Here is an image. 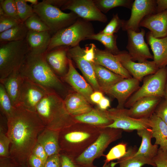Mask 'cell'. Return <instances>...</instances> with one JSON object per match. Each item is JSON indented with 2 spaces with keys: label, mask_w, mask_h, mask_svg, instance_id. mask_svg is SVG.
Wrapping results in <instances>:
<instances>
[{
  "label": "cell",
  "mask_w": 167,
  "mask_h": 167,
  "mask_svg": "<svg viewBox=\"0 0 167 167\" xmlns=\"http://www.w3.org/2000/svg\"><path fill=\"white\" fill-rule=\"evenodd\" d=\"M59 131L51 129L45 130L39 135L37 142L43 147L48 157L59 154Z\"/></svg>",
  "instance_id": "83f0119b"
},
{
  "label": "cell",
  "mask_w": 167,
  "mask_h": 167,
  "mask_svg": "<svg viewBox=\"0 0 167 167\" xmlns=\"http://www.w3.org/2000/svg\"><path fill=\"white\" fill-rule=\"evenodd\" d=\"M100 112L111 120L113 123L105 127L122 129L126 131H137L146 128H150L149 118L136 119L127 115L123 109L112 108Z\"/></svg>",
  "instance_id": "30bf717a"
},
{
  "label": "cell",
  "mask_w": 167,
  "mask_h": 167,
  "mask_svg": "<svg viewBox=\"0 0 167 167\" xmlns=\"http://www.w3.org/2000/svg\"><path fill=\"white\" fill-rule=\"evenodd\" d=\"M152 160L155 165L154 167H167V151L159 148Z\"/></svg>",
  "instance_id": "f6af8a7d"
},
{
  "label": "cell",
  "mask_w": 167,
  "mask_h": 167,
  "mask_svg": "<svg viewBox=\"0 0 167 167\" xmlns=\"http://www.w3.org/2000/svg\"><path fill=\"white\" fill-rule=\"evenodd\" d=\"M164 97L167 100V81L165 86Z\"/></svg>",
  "instance_id": "91938a15"
},
{
  "label": "cell",
  "mask_w": 167,
  "mask_h": 167,
  "mask_svg": "<svg viewBox=\"0 0 167 167\" xmlns=\"http://www.w3.org/2000/svg\"><path fill=\"white\" fill-rule=\"evenodd\" d=\"M29 51L26 39L24 40L1 43L0 79L19 70Z\"/></svg>",
  "instance_id": "8992f818"
},
{
  "label": "cell",
  "mask_w": 167,
  "mask_h": 167,
  "mask_svg": "<svg viewBox=\"0 0 167 167\" xmlns=\"http://www.w3.org/2000/svg\"><path fill=\"white\" fill-rule=\"evenodd\" d=\"M6 119L11 156L19 165H25L45 125L36 112L21 105L15 107Z\"/></svg>",
  "instance_id": "6da1fadb"
},
{
  "label": "cell",
  "mask_w": 167,
  "mask_h": 167,
  "mask_svg": "<svg viewBox=\"0 0 167 167\" xmlns=\"http://www.w3.org/2000/svg\"><path fill=\"white\" fill-rule=\"evenodd\" d=\"M139 27L148 29L156 38L167 36V10L146 17L141 21Z\"/></svg>",
  "instance_id": "ffe728a7"
},
{
  "label": "cell",
  "mask_w": 167,
  "mask_h": 167,
  "mask_svg": "<svg viewBox=\"0 0 167 167\" xmlns=\"http://www.w3.org/2000/svg\"><path fill=\"white\" fill-rule=\"evenodd\" d=\"M36 112L45 124L60 131L76 122L66 111L63 100L56 94L49 93L39 102Z\"/></svg>",
  "instance_id": "277c9868"
},
{
  "label": "cell",
  "mask_w": 167,
  "mask_h": 167,
  "mask_svg": "<svg viewBox=\"0 0 167 167\" xmlns=\"http://www.w3.org/2000/svg\"><path fill=\"white\" fill-rule=\"evenodd\" d=\"M127 151V144L121 143L112 147L108 153L105 155V163H108L113 160H118L122 157Z\"/></svg>",
  "instance_id": "74e56055"
},
{
  "label": "cell",
  "mask_w": 167,
  "mask_h": 167,
  "mask_svg": "<svg viewBox=\"0 0 167 167\" xmlns=\"http://www.w3.org/2000/svg\"><path fill=\"white\" fill-rule=\"evenodd\" d=\"M123 130L110 127H104L96 140L84 152L76 158L75 161L82 167H97L94 165V160L102 156L112 143L121 139Z\"/></svg>",
  "instance_id": "52a82bcc"
},
{
  "label": "cell",
  "mask_w": 167,
  "mask_h": 167,
  "mask_svg": "<svg viewBox=\"0 0 167 167\" xmlns=\"http://www.w3.org/2000/svg\"><path fill=\"white\" fill-rule=\"evenodd\" d=\"M156 0H135L131 9L130 17L124 20L123 30L140 31L139 24L146 17L156 13Z\"/></svg>",
  "instance_id": "7c38bea8"
},
{
  "label": "cell",
  "mask_w": 167,
  "mask_h": 167,
  "mask_svg": "<svg viewBox=\"0 0 167 167\" xmlns=\"http://www.w3.org/2000/svg\"><path fill=\"white\" fill-rule=\"evenodd\" d=\"M49 3L57 7H61L65 3L66 0H46Z\"/></svg>",
  "instance_id": "11a10c76"
},
{
  "label": "cell",
  "mask_w": 167,
  "mask_h": 167,
  "mask_svg": "<svg viewBox=\"0 0 167 167\" xmlns=\"http://www.w3.org/2000/svg\"><path fill=\"white\" fill-rule=\"evenodd\" d=\"M124 20L121 19L118 14L113 16L101 32L109 35H113L117 32L123 25Z\"/></svg>",
  "instance_id": "ab89813d"
},
{
  "label": "cell",
  "mask_w": 167,
  "mask_h": 167,
  "mask_svg": "<svg viewBox=\"0 0 167 167\" xmlns=\"http://www.w3.org/2000/svg\"><path fill=\"white\" fill-rule=\"evenodd\" d=\"M23 79L19 70L12 72L6 77L0 79V82L4 86L10 97L13 105H19L21 88Z\"/></svg>",
  "instance_id": "484cf974"
},
{
  "label": "cell",
  "mask_w": 167,
  "mask_h": 167,
  "mask_svg": "<svg viewBox=\"0 0 167 167\" xmlns=\"http://www.w3.org/2000/svg\"><path fill=\"white\" fill-rule=\"evenodd\" d=\"M28 161L31 167H43L44 164L42 161L33 154L30 155Z\"/></svg>",
  "instance_id": "f907efd6"
},
{
  "label": "cell",
  "mask_w": 167,
  "mask_h": 167,
  "mask_svg": "<svg viewBox=\"0 0 167 167\" xmlns=\"http://www.w3.org/2000/svg\"><path fill=\"white\" fill-rule=\"evenodd\" d=\"M0 107L6 118L12 113L15 107L3 84L0 83Z\"/></svg>",
  "instance_id": "d590c367"
},
{
  "label": "cell",
  "mask_w": 167,
  "mask_h": 167,
  "mask_svg": "<svg viewBox=\"0 0 167 167\" xmlns=\"http://www.w3.org/2000/svg\"><path fill=\"white\" fill-rule=\"evenodd\" d=\"M18 15L22 23L32 16L34 12L32 6L27 3L25 0H15Z\"/></svg>",
  "instance_id": "f35d334b"
},
{
  "label": "cell",
  "mask_w": 167,
  "mask_h": 167,
  "mask_svg": "<svg viewBox=\"0 0 167 167\" xmlns=\"http://www.w3.org/2000/svg\"><path fill=\"white\" fill-rule=\"evenodd\" d=\"M60 155L61 167H82L76 163L73 158L65 154Z\"/></svg>",
  "instance_id": "681fc988"
},
{
  "label": "cell",
  "mask_w": 167,
  "mask_h": 167,
  "mask_svg": "<svg viewBox=\"0 0 167 167\" xmlns=\"http://www.w3.org/2000/svg\"><path fill=\"white\" fill-rule=\"evenodd\" d=\"M21 22L5 13L0 15V33L9 29Z\"/></svg>",
  "instance_id": "b9f144b4"
},
{
  "label": "cell",
  "mask_w": 167,
  "mask_h": 167,
  "mask_svg": "<svg viewBox=\"0 0 167 167\" xmlns=\"http://www.w3.org/2000/svg\"><path fill=\"white\" fill-rule=\"evenodd\" d=\"M154 113L167 125V100L165 99L161 100Z\"/></svg>",
  "instance_id": "ee69618b"
},
{
  "label": "cell",
  "mask_w": 167,
  "mask_h": 167,
  "mask_svg": "<svg viewBox=\"0 0 167 167\" xmlns=\"http://www.w3.org/2000/svg\"><path fill=\"white\" fill-rule=\"evenodd\" d=\"M24 23L29 31L37 32L49 31L48 27L35 13Z\"/></svg>",
  "instance_id": "8d00e7d4"
},
{
  "label": "cell",
  "mask_w": 167,
  "mask_h": 167,
  "mask_svg": "<svg viewBox=\"0 0 167 167\" xmlns=\"http://www.w3.org/2000/svg\"><path fill=\"white\" fill-rule=\"evenodd\" d=\"M103 128L76 122L59 131L61 151L75 159L84 152L97 138Z\"/></svg>",
  "instance_id": "3957f363"
},
{
  "label": "cell",
  "mask_w": 167,
  "mask_h": 167,
  "mask_svg": "<svg viewBox=\"0 0 167 167\" xmlns=\"http://www.w3.org/2000/svg\"><path fill=\"white\" fill-rule=\"evenodd\" d=\"M28 30L24 23L0 33L1 43L22 41L25 39Z\"/></svg>",
  "instance_id": "d6a6232c"
},
{
  "label": "cell",
  "mask_w": 167,
  "mask_h": 167,
  "mask_svg": "<svg viewBox=\"0 0 167 167\" xmlns=\"http://www.w3.org/2000/svg\"><path fill=\"white\" fill-rule=\"evenodd\" d=\"M45 55L34 54L29 51L19 71L23 77L41 86L48 93L61 97V92L65 91L64 85L48 64Z\"/></svg>",
  "instance_id": "7a4b0ae2"
},
{
  "label": "cell",
  "mask_w": 167,
  "mask_h": 167,
  "mask_svg": "<svg viewBox=\"0 0 167 167\" xmlns=\"http://www.w3.org/2000/svg\"><path fill=\"white\" fill-rule=\"evenodd\" d=\"M95 34L92 23L79 18L70 26L53 35L47 52L60 46H76L81 41Z\"/></svg>",
  "instance_id": "5b68a950"
},
{
  "label": "cell",
  "mask_w": 167,
  "mask_h": 167,
  "mask_svg": "<svg viewBox=\"0 0 167 167\" xmlns=\"http://www.w3.org/2000/svg\"><path fill=\"white\" fill-rule=\"evenodd\" d=\"M17 165H18L14 161L13 163H12L6 160H1L0 167H16L15 166Z\"/></svg>",
  "instance_id": "9f6ffc18"
},
{
  "label": "cell",
  "mask_w": 167,
  "mask_h": 167,
  "mask_svg": "<svg viewBox=\"0 0 167 167\" xmlns=\"http://www.w3.org/2000/svg\"><path fill=\"white\" fill-rule=\"evenodd\" d=\"M116 165L115 162L104 163L101 167H114Z\"/></svg>",
  "instance_id": "6f0895ef"
},
{
  "label": "cell",
  "mask_w": 167,
  "mask_h": 167,
  "mask_svg": "<svg viewBox=\"0 0 167 167\" xmlns=\"http://www.w3.org/2000/svg\"><path fill=\"white\" fill-rule=\"evenodd\" d=\"M96 79L101 91L107 89L124 79L103 66L92 63Z\"/></svg>",
  "instance_id": "f546056e"
},
{
  "label": "cell",
  "mask_w": 167,
  "mask_h": 167,
  "mask_svg": "<svg viewBox=\"0 0 167 167\" xmlns=\"http://www.w3.org/2000/svg\"><path fill=\"white\" fill-rule=\"evenodd\" d=\"M52 36L49 31L37 32L28 31L26 39L29 51L34 54H45Z\"/></svg>",
  "instance_id": "603a6c76"
},
{
  "label": "cell",
  "mask_w": 167,
  "mask_h": 167,
  "mask_svg": "<svg viewBox=\"0 0 167 167\" xmlns=\"http://www.w3.org/2000/svg\"><path fill=\"white\" fill-rule=\"evenodd\" d=\"M34 12L45 23L54 35L59 30L74 23L79 17L72 12L66 13L46 0L32 6Z\"/></svg>",
  "instance_id": "ba28073f"
},
{
  "label": "cell",
  "mask_w": 167,
  "mask_h": 167,
  "mask_svg": "<svg viewBox=\"0 0 167 167\" xmlns=\"http://www.w3.org/2000/svg\"><path fill=\"white\" fill-rule=\"evenodd\" d=\"M97 8L103 13H106L111 9L118 7L131 9L132 0H93Z\"/></svg>",
  "instance_id": "e575fe53"
},
{
  "label": "cell",
  "mask_w": 167,
  "mask_h": 167,
  "mask_svg": "<svg viewBox=\"0 0 167 167\" xmlns=\"http://www.w3.org/2000/svg\"><path fill=\"white\" fill-rule=\"evenodd\" d=\"M27 2L31 3L32 6L36 5L39 3L37 0H25Z\"/></svg>",
  "instance_id": "680465c9"
},
{
  "label": "cell",
  "mask_w": 167,
  "mask_h": 167,
  "mask_svg": "<svg viewBox=\"0 0 167 167\" xmlns=\"http://www.w3.org/2000/svg\"><path fill=\"white\" fill-rule=\"evenodd\" d=\"M94 62L101 66L124 78L132 77L124 68L115 55L96 47Z\"/></svg>",
  "instance_id": "7402d4cb"
},
{
  "label": "cell",
  "mask_w": 167,
  "mask_h": 167,
  "mask_svg": "<svg viewBox=\"0 0 167 167\" xmlns=\"http://www.w3.org/2000/svg\"><path fill=\"white\" fill-rule=\"evenodd\" d=\"M137 151L135 146L129 148L126 154L118 160L116 164H119V167H142L145 165L155 167V164L152 160L137 155Z\"/></svg>",
  "instance_id": "4dcf8cb0"
},
{
  "label": "cell",
  "mask_w": 167,
  "mask_h": 167,
  "mask_svg": "<svg viewBox=\"0 0 167 167\" xmlns=\"http://www.w3.org/2000/svg\"><path fill=\"white\" fill-rule=\"evenodd\" d=\"M48 93L41 86L23 77L18 105L36 112L38 104Z\"/></svg>",
  "instance_id": "9a60e30c"
},
{
  "label": "cell",
  "mask_w": 167,
  "mask_h": 167,
  "mask_svg": "<svg viewBox=\"0 0 167 167\" xmlns=\"http://www.w3.org/2000/svg\"><path fill=\"white\" fill-rule=\"evenodd\" d=\"M115 55L133 77L140 82L145 76L155 73L159 69L153 61L135 62L131 59L128 52L126 51H120Z\"/></svg>",
  "instance_id": "4fadbf2b"
},
{
  "label": "cell",
  "mask_w": 167,
  "mask_h": 167,
  "mask_svg": "<svg viewBox=\"0 0 167 167\" xmlns=\"http://www.w3.org/2000/svg\"><path fill=\"white\" fill-rule=\"evenodd\" d=\"M63 101L66 111L73 117L87 113L93 108L87 100L78 93L67 95Z\"/></svg>",
  "instance_id": "d4e9b609"
},
{
  "label": "cell",
  "mask_w": 167,
  "mask_h": 167,
  "mask_svg": "<svg viewBox=\"0 0 167 167\" xmlns=\"http://www.w3.org/2000/svg\"><path fill=\"white\" fill-rule=\"evenodd\" d=\"M99 108L101 110H107L110 106L109 100L107 98L104 96L98 104Z\"/></svg>",
  "instance_id": "f5cc1de1"
},
{
  "label": "cell",
  "mask_w": 167,
  "mask_h": 167,
  "mask_svg": "<svg viewBox=\"0 0 167 167\" xmlns=\"http://www.w3.org/2000/svg\"><path fill=\"white\" fill-rule=\"evenodd\" d=\"M70 48L60 46L45 54L47 62L56 74L63 75V76L67 72L69 66L68 51Z\"/></svg>",
  "instance_id": "44dd1931"
},
{
  "label": "cell",
  "mask_w": 167,
  "mask_h": 167,
  "mask_svg": "<svg viewBox=\"0 0 167 167\" xmlns=\"http://www.w3.org/2000/svg\"><path fill=\"white\" fill-rule=\"evenodd\" d=\"M73 118L76 122L101 128L105 127L113 122L111 120L101 113L98 108H93L87 113Z\"/></svg>",
  "instance_id": "1f68e13d"
},
{
  "label": "cell",
  "mask_w": 167,
  "mask_h": 167,
  "mask_svg": "<svg viewBox=\"0 0 167 167\" xmlns=\"http://www.w3.org/2000/svg\"><path fill=\"white\" fill-rule=\"evenodd\" d=\"M149 124L152 131L154 144L159 145V148L167 151V125L154 113L149 118Z\"/></svg>",
  "instance_id": "4316f807"
},
{
  "label": "cell",
  "mask_w": 167,
  "mask_h": 167,
  "mask_svg": "<svg viewBox=\"0 0 167 167\" xmlns=\"http://www.w3.org/2000/svg\"><path fill=\"white\" fill-rule=\"evenodd\" d=\"M146 38L153 54V61L159 69L167 66V36L162 38L154 37L150 32Z\"/></svg>",
  "instance_id": "cb8c5ba5"
},
{
  "label": "cell",
  "mask_w": 167,
  "mask_h": 167,
  "mask_svg": "<svg viewBox=\"0 0 167 167\" xmlns=\"http://www.w3.org/2000/svg\"><path fill=\"white\" fill-rule=\"evenodd\" d=\"M32 154L40 158L44 164L48 157L43 147L38 142L33 149Z\"/></svg>",
  "instance_id": "c3c4849f"
},
{
  "label": "cell",
  "mask_w": 167,
  "mask_h": 167,
  "mask_svg": "<svg viewBox=\"0 0 167 167\" xmlns=\"http://www.w3.org/2000/svg\"><path fill=\"white\" fill-rule=\"evenodd\" d=\"M10 144L9 139L3 133L0 131V155L3 157H7L9 155V147Z\"/></svg>",
  "instance_id": "7bdbcfd3"
},
{
  "label": "cell",
  "mask_w": 167,
  "mask_h": 167,
  "mask_svg": "<svg viewBox=\"0 0 167 167\" xmlns=\"http://www.w3.org/2000/svg\"><path fill=\"white\" fill-rule=\"evenodd\" d=\"M156 13L167 10V0H156Z\"/></svg>",
  "instance_id": "db71d44e"
},
{
  "label": "cell",
  "mask_w": 167,
  "mask_h": 167,
  "mask_svg": "<svg viewBox=\"0 0 167 167\" xmlns=\"http://www.w3.org/2000/svg\"><path fill=\"white\" fill-rule=\"evenodd\" d=\"M61 8L70 10L79 18L88 21L105 23L108 20L106 16L96 6L93 0H66Z\"/></svg>",
  "instance_id": "8fae6325"
},
{
  "label": "cell",
  "mask_w": 167,
  "mask_h": 167,
  "mask_svg": "<svg viewBox=\"0 0 167 167\" xmlns=\"http://www.w3.org/2000/svg\"><path fill=\"white\" fill-rule=\"evenodd\" d=\"M137 134L141 138L142 142L136 154L152 160L157 154L159 148L158 145L152 143V138L151 129L146 128L138 130Z\"/></svg>",
  "instance_id": "f1b7e54d"
},
{
  "label": "cell",
  "mask_w": 167,
  "mask_h": 167,
  "mask_svg": "<svg viewBox=\"0 0 167 167\" xmlns=\"http://www.w3.org/2000/svg\"><path fill=\"white\" fill-rule=\"evenodd\" d=\"M0 1V6L6 14L22 22L18 15L15 0H1Z\"/></svg>",
  "instance_id": "60d3db41"
},
{
  "label": "cell",
  "mask_w": 167,
  "mask_h": 167,
  "mask_svg": "<svg viewBox=\"0 0 167 167\" xmlns=\"http://www.w3.org/2000/svg\"><path fill=\"white\" fill-rule=\"evenodd\" d=\"M69 58L68 71L62 78L64 80L76 91L84 96L90 104H92L90 96L94 92L91 85L77 72L73 64L71 59Z\"/></svg>",
  "instance_id": "d6986e66"
},
{
  "label": "cell",
  "mask_w": 167,
  "mask_h": 167,
  "mask_svg": "<svg viewBox=\"0 0 167 167\" xmlns=\"http://www.w3.org/2000/svg\"><path fill=\"white\" fill-rule=\"evenodd\" d=\"M84 49L79 45L70 48L68 55L76 64L89 84L95 91H101V89L96 79L92 63L84 59Z\"/></svg>",
  "instance_id": "e0dca14e"
},
{
  "label": "cell",
  "mask_w": 167,
  "mask_h": 167,
  "mask_svg": "<svg viewBox=\"0 0 167 167\" xmlns=\"http://www.w3.org/2000/svg\"><path fill=\"white\" fill-rule=\"evenodd\" d=\"M43 167H61V155L57 154L48 157Z\"/></svg>",
  "instance_id": "7dc6e473"
},
{
  "label": "cell",
  "mask_w": 167,
  "mask_h": 167,
  "mask_svg": "<svg viewBox=\"0 0 167 167\" xmlns=\"http://www.w3.org/2000/svg\"><path fill=\"white\" fill-rule=\"evenodd\" d=\"M140 81L131 77L124 78L113 85L105 92L117 100V108L122 109L131 96L140 88Z\"/></svg>",
  "instance_id": "2e32d148"
},
{
  "label": "cell",
  "mask_w": 167,
  "mask_h": 167,
  "mask_svg": "<svg viewBox=\"0 0 167 167\" xmlns=\"http://www.w3.org/2000/svg\"><path fill=\"white\" fill-rule=\"evenodd\" d=\"M148 76L144 79L142 86L128 99L125 107L130 108L136 101L143 97H164L167 81V66L159 69L156 73Z\"/></svg>",
  "instance_id": "9c48e42d"
},
{
  "label": "cell",
  "mask_w": 167,
  "mask_h": 167,
  "mask_svg": "<svg viewBox=\"0 0 167 167\" xmlns=\"http://www.w3.org/2000/svg\"><path fill=\"white\" fill-rule=\"evenodd\" d=\"M96 47L93 43L90 44L89 46L85 47L84 49L83 57L86 61L91 63L94 62L95 56V49Z\"/></svg>",
  "instance_id": "bcb514c9"
},
{
  "label": "cell",
  "mask_w": 167,
  "mask_h": 167,
  "mask_svg": "<svg viewBox=\"0 0 167 167\" xmlns=\"http://www.w3.org/2000/svg\"><path fill=\"white\" fill-rule=\"evenodd\" d=\"M101 91L94 92L90 96V99L92 104H98L101 100L104 97Z\"/></svg>",
  "instance_id": "816d5d0a"
},
{
  "label": "cell",
  "mask_w": 167,
  "mask_h": 167,
  "mask_svg": "<svg viewBox=\"0 0 167 167\" xmlns=\"http://www.w3.org/2000/svg\"><path fill=\"white\" fill-rule=\"evenodd\" d=\"M118 36L116 34L109 35L100 32L88 37L86 40L97 41L105 46V50L114 55L117 54L120 51L117 45Z\"/></svg>",
  "instance_id": "836d02e7"
},
{
  "label": "cell",
  "mask_w": 167,
  "mask_h": 167,
  "mask_svg": "<svg viewBox=\"0 0 167 167\" xmlns=\"http://www.w3.org/2000/svg\"><path fill=\"white\" fill-rule=\"evenodd\" d=\"M126 32L128 42L126 48L131 59L142 62L148 59H153V55L144 40L145 30L141 29L139 32L131 30Z\"/></svg>",
  "instance_id": "5bb4252c"
},
{
  "label": "cell",
  "mask_w": 167,
  "mask_h": 167,
  "mask_svg": "<svg viewBox=\"0 0 167 167\" xmlns=\"http://www.w3.org/2000/svg\"><path fill=\"white\" fill-rule=\"evenodd\" d=\"M162 98L156 96L143 97L136 101L130 108H124L123 111L127 115L134 118H148L154 112Z\"/></svg>",
  "instance_id": "ac0fdd59"
},
{
  "label": "cell",
  "mask_w": 167,
  "mask_h": 167,
  "mask_svg": "<svg viewBox=\"0 0 167 167\" xmlns=\"http://www.w3.org/2000/svg\"><path fill=\"white\" fill-rule=\"evenodd\" d=\"M20 167H28L27 166V164H26L25 165L20 166Z\"/></svg>",
  "instance_id": "94428289"
}]
</instances>
